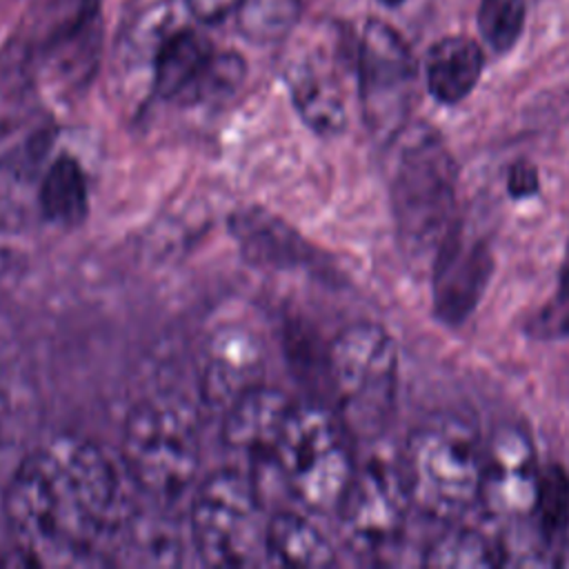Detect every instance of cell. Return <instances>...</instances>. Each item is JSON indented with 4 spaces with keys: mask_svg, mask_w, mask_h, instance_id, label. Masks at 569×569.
Masks as SVG:
<instances>
[{
    "mask_svg": "<svg viewBox=\"0 0 569 569\" xmlns=\"http://www.w3.org/2000/svg\"><path fill=\"white\" fill-rule=\"evenodd\" d=\"M4 509L20 551L36 565L89 562L124 520L111 460L73 436L51 440L20 462Z\"/></svg>",
    "mask_w": 569,
    "mask_h": 569,
    "instance_id": "cell-1",
    "label": "cell"
},
{
    "mask_svg": "<svg viewBox=\"0 0 569 569\" xmlns=\"http://www.w3.org/2000/svg\"><path fill=\"white\" fill-rule=\"evenodd\" d=\"M391 142L398 156L391 173V209L402 251L413 262L433 260L456 220V162L440 136L405 127Z\"/></svg>",
    "mask_w": 569,
    "mask_h": 569,
    "instance_id": "cell-2",
    "label": "cell"
},
{
    "mask_svg": "<svg viewBox=\"0 0 569 569\" xmlns=\"http://www.w3.org/2000/svg\"><path fill=\"white\" fill-rule=\"evenodd\" d=\"M485 447L465 416L438 413L407 440L405 476L411 505L438 520H453L480 496Z\"/></svg>",
    "mask_w": 569,
    "mask_h": 569,
    "instance_id": "cell-3",
    "label": "cell"
},
{
    "mask_svg": "<svg viewBox=\"0 0 569 569\" xmlns=\"http://www.w3.org/2000/svg\"><path fill=\"white\" fill-rule=\"evenodd\" d=\"M351 433L318 402L293 405L271 458L289 493L309 511H338L356 473Z\"/></svg>",
    "mask_w": 569,
    "mask_h": 569,
    "instance_id": "cell-4",
    "label": "cell"
},
{
    "mask_svg": "<svg viewBox=\"0 0 569 569\" xmlns=\"http://www.w3.org/2000/svg\"><path fill=\"white\" fill-rule=\"evenodd\" d=\"M338 416L356 438H378L393 411L398 351L378 325L356 322L342 329L327 356Z\"/></svg>",
    "mask_w": 569,
    "mask_h": 569,
    "instance_id": "cell-5",
    "label": "cell"
},
{
    "mask_svg": "<svg viewBox=\"0 0 569 569\" xmlns=\"http://www.w3.org/2000/svg\"><path fill=\"white\" fill-rule=\"evenodd\" d=\"M122 460L144 496L158 502L182 498L200 469V447L189 413L158 400L133 407L124 422Z\"/></svg>",
    "mask_w": 569,
    "mask_h": 569,
    "instance_id": "cell-6",
    "label": "cell"
},
{
    "mask_svg": "<svg viewBox=\"0 0 569 569\" xmlns=\"http://www.w3.org/2000/svg\"><path fill=\"white\" fill-rule=\"evenodd\" d=\"M191 545L213 567L256 565L264 553L267 522L253 482L236 469L211 471L193 491Z\"/></svg>",
    "mask_w": 569,
    "mask_h": 569,
    "instance_id": "cell-7",
    "label": "cell"
},
{
    "mask_svg": "<svg viewBox=\"0 0 569 569\" xmlns=\"http://www.w3.org/2000/svg\"><path fill=\"white\" fill-rule=\"evenodd\" d=\"M358 96L367 127L393 140L405 127L413 98L416 64L402 36L382 20H369L356 51Z\"/></svg>",
    "mask_w": 569,
    "mask_h": 569,
    "instance_id": "cell-8",
    "label": "cell"
},
{
    "mask_svg": "<svg viewBox=\"0 0 569 569\" xmlns=\"http://www.w3.org/2000/svg\"><path fill=\"white\" fill-rule=\"evenodd\" d=\"M411 493L405 467L371 458L356 473L338 507L345 542L365 556L393 547L405 529Z\"/></svg>",
    "mask_w": 569,
    "mask_h": 569,
    "instance_id": "cell-9",
    "label": "cell"
},
{
    "mask_svg": "<svg viewBox=\"0 0 569 569\" xmlns=\"http://www.w3.org/2000/svg\"><path fill=\"white\" fill-rule=\"evenodd\" d=\"M540 471L529 436L502 425L485 445L480 496L485 511L498 520H518L533 511Z\"/></svg>",
    "mask_w": 569,
    "mask_h": 569,
    "instance_id": "cell-10",
    "label": "cell"
},
{
    "mask_svg": "<svg viewBox=\"0 0 569 569\" xmlns=\"http://www.w3.org/2000/svg\"><path fill=\"white\" fill-rule=\"evenodd\" d=\"M433 264V311L445 325H460L480 302L489 282L493 258L482 238H473L456 222Z\"/></svg>",
    "mask_w": 569,
    "mask_h": 569,
    "instance_id": "cell-11",
    "label": "cell"
},
{
    "mask_svg": "<svg viewBox=\"0 0 569 569\" xmlns=\"http://www.w3.org/2000/svg\"><path fill=\"white\" fill-rule=\"evenodd\" d=\"M291 102L302 122L322 138H333L347 127V93L340 76L338 53L307 49L284 69Z\"/></svg>",
    "mask_w": 569,
    "mask_h": 569,
    "instance_id": "cell-12",
    "label": "cell"
},
{
    "mask_svg": "<svg viewBox=\"0 0 569 569\" xmlns=\"http://www.w3.org/2000/svg\"><path fill=\"white\" fill-rule=\"evenodd\" d=\"M291 407L280 389L258 382L222 411V440L249 456H271Z\"/></svg>",
    "mask_w": 569,
    "mask_h": 569,
    "instance_id": "cell-13",
    "label": "cell"
},
{
    "mask_svg": "<svg viewBox=\"0 0 569 569\" xmlns=\"http://www.w3.org/2000/svg\"><path fill=\"white\" fill-rule=\"evenodd\" d=\"M260 349L244 331H227L216 338L202 371V396L222 411L249 387L258 385Z\"/></svg>",
    "mask_w": 569,
    "mask_h": 569,
    "instance_id": "cell-14",
    "label": "cell"
},
{
    "mask_svg": "<svg viewBox=\"0 0 569 569\" xmlns=\"http://www.w3.org/2000/svg\"><path fill=\"white\" fill-rule=\"evenodd\" d=\"M47 149V133L38 131L0 158V229H22L31 211L38 209Z\"/></svg>",
    "mask_w": 569,
    "mask_h": 569,
    "instance_id": "cell-15",
    "label": "cell"
},
{
    "mask_svg": "<svg viewBox=\"0 0 569 569\" xmlns=\"http://www.w3.org/2000/svg\"><path fill=\"white\" fill-rule=\"evenodd\" d=\"M482 51L467 36L438 40L425 58L429 93L442 104H456L471 93L482 73Z\"/></svg>",
    "mask_w": 569,
    "mask_h": 569,
    "instance_id": "cell-16",
    "label": "cell"
},
{
    "mask_svg": "<svg viewBox=\"0 0 569 569\" xmlns=\"http://www.w3.org/2000/svg\"><path fill=\"white\" fill-rule=\"evenodd\" d=\"M213 49L193 29H178L162 38L153 53V91L164 100H178L202 73Z\"/></svg>",
    "mask_w": 569,
    "mask_h": 569,
    "instance_id": "cell-17",
    "label": "cell"
},
{
    "mask_svg": "<svg viewBox=\"0 0 569 569\" xmlns=\"http://www.w3.org/2000/svg\"><path fill=\"white\" fill-rule=\"evenodd\" d=\"M264 553L287 567H329L336 562L331 542L300 513L280 511L267 520Z\"/></svg>",
    "mask_w": 569,
    "mask_h": 569,
    "instance_id": "cell-18",
    "label": "cell"
},
{
    "mask_svg": "<svg viewBox=\"0 0 569 569\" xmlns=\"http://www.w3.org/2000/svg\"><path fill=\"white\" fill-rule=\"evenodd\" d=\"M40 216L56 227H76L89 209V189L80 162L62 153L44 164L38 187Z\"/></svg>",
    "mask_w": 569,
    "mask_h": 569,
    "instance_id": "cell-19",
    "label": "cell"
},
{
    "mask_svg": "<svg viewBox=\"0 0 569 569\" xmlns=\"http://www.w3.org/2000/svg\"><path fill=\"white\" fill-rule=\"evenodd\" d=\"M231 229L242 253L256 264L282 269L284 264L302 260L305 251L298 236L284 227L282 220L262 209L238 211L231 220Z\"/></svg>",
    "mask_w": 569,
    "mask_h": 569,
    "instance_id": "cell-20",
    "label": "cell"
},
{
    "mask_svg": "<svg viewBox=\"0 0 569 569\" xmlns=\"http://www.w3.org/2000/svg\"><path fill=\"white\" fill-rule=\"evenodd\" d=\"M427 567L440 569H489L505 565V547L498 538L476 527H453L427 549Z\"/></svg>",
    "mask_w": 569,
    "mask_h": 569,
    "instance_id": "cell-21",
    "label": "cell"
},
{
    "mask_svg": "<svg viewBox=\"0 0 569 569\" xmlns=\"http://www.w3.org/2000/svg\"><path fill=\"white\" fill-rule=\"evenodd\" d=\"M302 0H240L236 9L240 33L258 44H271L291 33Z\"/></svg>",
    "mask_w": 569,
    "mask_h": 569,
    "instance_id": "cell-22",
    "label": "cell"
},
{
    "mask_svg": "<svg viewBox=\"0 0 569 569\" xmlns=\"http://www.w3.org/2000/svg\"><path fill=\"white\" fill-rule=\"evenodd\" d=\"M538 531L547 545H556L569 529V476L560 465L540 471L538 498L533 505Z\"/></svg>",
    "mask_w": 569,
    "mask_h": 569,
    "instance_id": "cell-23",
    "label": "cell"
},
{
    "mask_svg": "<svg viewBox=\"0 0 569 569\" xmlns=\"http://www.w3.org/2000/svg\"><path fill=\"white\" fill-rule=\"evenodd\" d=\"M244 73H247V64L238 53L213 51L209 62L204 64L202 73L187 89V93L180 98V102L198 104V102H209V100H222V98L231 96L242 84Z\"/></svg>",
    "mask_w": 569,
    "mask_h": 569,
    "instance_id": "cell-24",
    "label": "cell"
},
{
    "mask_svg": "<svg viewBox=\"0 0 569 569\" xmlns=\"http://www.w3.org/2000/svg\"><path fill=\"white\" fill-rule=\"evenodd\" d=\"M525 0H480L478 29L493 51H509L525 27Z\"/></svg>",
    "mask_w": 569,
    "mask_h": 569,
    "instance_id": "cell-25",
    "label": "cell"
},
{
    "mask_svg": "<svg viewBox=\"0 0 569 569\" xmlns=\"http://www.w3.org/2000/svg\"><path fill=\"white\" fill-rule=\"evenodd\" d=\"M531 329L542 338L569 336V267L565 269L553 298L536 316Z\"/></svg>",
    "mask_w": 569,
    "mask_h": 569,
    "instance_id": "cell-26",
    "label": "cell"
},
{
    "mask_svg": "<svg viewBox=\"0 0 569 569\" xmlns=\"http://www.w3.org/2000/svg\"><path fill=\"white\" fill-rule=\"evenodd\" d=\"M538 189V171L531 162L527 160H518L509 167L507 173V191L513 198H527L531 193H536Z\"/></svg>",
    "mask_w": 569,
    "mask_h": 569,
    "instance_id": "cell-27",
    "label": "cell"
},
{
    "mask_svg": "<svg viewBox=\"0 0 569 569\" xmlns=\"http://www.w3.org/2000/svg\"><path fill=\"white\" fill-rule=\"evenodd\" d=\"M240 0H187L191 16L204 24H213L224 20L229 13L238 9Z\"/></svg>",
    "mask_w": 569,
    "mask_h": 569,
    "instance_id": "cell-28",
    "label": "cell"
},
{
    "mask_svg": "<svg viewBox=\"0 0 569 569\" xmlns=\"http://www.w3.org/2000/svg\"><path fill=\"white\" fill-rule=\"evenodd\" d=\"M556 565H562V567H569V547H565V551H560Z\"/></svg>",
    "mask_w": 569,
    "mask_h": 569,
    "instance_id": "cell-29",
    "label": "cell"
},
{
    "mask_svg": "<svg viewBox=\"0 0 569 569\" xmlns=\"http://www.w3.org/2000/svg\"><path fill=\"white\" fill-rule=\"evenodd\" d=\"M380 2H385V4H389V7H396V4H400L402 0H380Z\"/></svg>",
    "mask_w": 569,
    "mask_h": 569,
    "instance_id": "cell-30",
    "label": "cell"
}]
</instances>
